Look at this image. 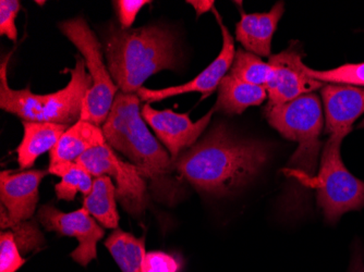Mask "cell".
<instances>
[{
  "label": "cell",
  "instance_id": "cell-1",
  "mask_svg": "<svg viewBox=\"0 0 364 272\" xmlns=\"http://www.w3.org/2000/svg\"><path fill=\"white\" fill-rule=\"evenodd\" d=\"M267 145L240 140L224 124L214 126L173 161L176 173L202 193L222 197L249 183L269 159Z\"/></svg>",
  "mask_w": 364,
  "mask_h": 272
},
{
  "label": "cell",
  "instance_id": "cell-2",
  "mask_svg": "<svg viewBox=\"0 0 364 272\" xmlns=\"http://www.w3.org/2000/svg\"><path fill=\"white\" fill-rule=\"evenodd\" d=\"M102 129L106 143L138 168L159 200L173 205L181 198L182 190L173 179V158L147 128L136 94L118 92Z\"/></svg>",
  "mask_w": 364,
  "mask_h": 272
},
{
  "label": "cell",
  "instance_id": "cell-3",
  "mask_svg": "<svg viewBox=\"0 0 364 272\" xmlns=\"http://www.w3.org/2000/svg\"><path fill=\"white\" fill-rule=\"evenodd\" d=\"M269 124L284 138L298 143L294 154L285 170L289 185L284 197L286 212L302 208L310 192L314 189L320 159L321 133L324 126V116L320 97L306 94L284 105L265 107Z\"/></svg>",
  "mask_w": 364,
  "mask_h": 272
},
{
  "label": "cell",
  "instance_id": "cell-4",
  "mask_svg": "<svg viewBox=\"0 0 364 272\" xmlns=\"http://www.w3.org/2000/svg\"><path fill=\"white\" fill-rule=\"evenodd\" d=\"M104 46L108 71L122 93L136 94L149 77L177 65L175 38L159 26H112Z\"/></svg>",
  "mask_w": 364,
  "mask_h": 272
},
{
  "label": "cell",
  "instance_id": "cell-5",
  "mask_svg": "<svg viewBox=\"0 0 364 272\" xmlns=\"http://www.w3.org/2000/svg\"><path fill=\"white\" fill-rule=\"evenodd\" d=\"M8 59L0 69L1 109L23 119V121L71 126L81 120L83 102L93 87L91 75L85 70V59L75 57V67L70 70L71 80L65 89L46 95L33 94L30 89H12L7 79Z\"/></svg>",
  "mask_w": 364,
  "mask_h": 272
},
{
  "label": "cell",
  "instance_id": "cell-6",
  "mask_svg": "<svg viewBox=\"0 0 364 272\" xmlns=\"http://www.w3.org/2000/svg\"><path fill=\"white\" fill-rule=\"evenodd\" d=\"M343 138L331 135L321 154L314 190L316 202L327 224H335L341 216L364 207V182L351 175L341 159Z\"/></svg>",
  "mask_w": 364,
  "mask_h": 272
},
{
  "label": "cell",
  "instance_id": "cell-7",
  "mask_svg": "<svg viewBox=\"0 0 364 272\" xmlns=\"http://www.w3.org/2000/svg\"><path fill=\"white\" fill-rule=\"evenodd\" d=\"M59 28L63 36L79 49L93 81V87L83 102L81 120L102 126L112 110L119 89L108 71L107 65L104 63L101 43L98 42L87 22L82 18L61 22Z\"/></svg>",
  "mask_w": 364,
  "mask_h": 272
},
{
  "label": "cell",
  "instance_id": "cell-8",
  "mask_svg": "<svg viewBox=\"0 0 364 272\" xmlns=\"http://www.w3.org/2000/svg\"><path fill=\"white\" fill-rule=\"evenodd\" d=\"M77 163L94 178H112L120 205L134 218H142L146 210V182L136 165L119 158L107 143L90 149Z\"/></svg>",
  "mask_w": 364,
  "mask_h": 272
},
{
  "label": "cell",
  "instance_id": "cell-9",
  "mask_svg": "<svg viewBox=\"0 0 364 272\" xmlns=\"http://www.w3.org/2000/svg\"><path fill=\"white\" fill-rule=\"evenodd\" d=\"M269 65L272 67V75L265 87L269 95L267 107L289 103L325 85L306 73V65L302 62L301 49L296 47V43H292L284 52L269 57Z\"/></svg>",
  "mask_w": 364,
  "mask_h": 272
},
{
  "label": "cell",
  "instance_id": "cell-10",
  "mask_svg": "<svg viewBox=\"0 0 364 272\" xmlns=\"http://www.w3.org/2000/svg\"><path fill=\"white\" fill-rule=\"evenodd\" d=\"M38 220L47 231L63 236L75 237L77 249L71 253L75 263L87 267L97 257V243L105 234L97 221L85 208L73 212H63L53 205H44L38 210Z\"/></svg>",
  "mask_w": 364,
  "mask_h": 272
},
{
  "label": "cell",
  "instance_id": "cell-11",
  "mask_svg": "<svg viewBox=\"0 0 364 272\" xmlns=\"http://www.w3.org/2000/svg\"><path fill=\"white\" fill-rule=\"evenodd\" d=\"M48 171L24 170L14 173L4 170L0 175V227L11 229L14 224L32 218L38 206V186Z\"/></svg>",
  "mask_w": 364,
  "mask_h": 272
},
{
  "label": "cell",
  "instance_id": "cell-12",
  "mask_svg": "<svg viewBox=\"0 0 364 272\" xmlns=\"http://www.w3.org/2000/svg\"><path fill=\"white\" fill-rule=\"evenodd\" d=\"M215 109L212 108L198 121L193 122L188 114H177L171 109L156 110L150 104L141 110L144 121L152 128L157 138L166 147L173 161L196 144L210 126Z\"/></svg>",
  "mask_w": 364,
  "mask_h": 272
},
{
  "label": "cell",
  "instance_id": "cell-13",
  "mask_svg": "<svg viewBox=\"0 0 364 272\" xmlns=\"http://www.w3.org/2000/svg\"><path fill=\"white\" fill-rule=\"evenodd\" d=\"M214 12L215 16L218 18L220 28H222L223 34L222 50H220V55L216 57V59L208 67H205L200 75H196L193 80L188 82V83L161 89H146V87H141L136 92V95L140 98V100L146 102V103H155V102H161V100L166 99V98L188 93L202 94L201 99H205L206 97L214 93L215 89H218L220 82L230 70L231 63H232L235 55H236V49H235L234 38L229 33L228 28L223 23L218 11L214 9Z\"/></svg>",
  "mask_w": 364,
  "mask_h": 272
},
{
  "label": "cell",
  "instance_id": "cell-14",
  "mask_svg": "<svg viewBox=\"0 0 364 272\" xmlns=\"http://www.w3.org/2000/svg\"><path fill=\"white\" fill-rule=\"evenodd\" d=\"M325 111V132L345 138L364 114V87L325 84L321 89ZM364 128V120L359 129Z\"/></svg>",
  "mask_w": 364,
  "mask_h": 272
},
{
  "label": "cell",
  "instance_id": "cell-15",
  "mask_svg": "<svg viewBox=\"0 0 364 272\" xmlns=\"http://www.w3.org/2000/svg\"><path fill=\"white\" fill-rule=\"evenodd\" d=\"M285 12L284 3H277L269 12L245 13L236 26V38L247 52L259 57L272 56V40Z\"/></svg>",
  "mask_w": 364,
  "mask_h": 272
},
{
  "label": "cell",
  "instance_id": "cell-16",
  "mask_svg": "<svg viewBox=\"0 0 364 272\" xmlns=\"http://www.w3.org/2000/svg\"><path fill=\"white\" fill-rule=\"evenodd\" d=\"M105 143L102 126L79 120L63 133L56 146L49 153V165L77 163L90 149Z\"/></svg>",
  "mask_w": 364,
  "mask_h": 272
},
{
  "label": "cell",
  "instance_id": "cell-17",
  "mask_svg": "<svg viewBox=\"0 0 364 272\" xmlns=\"http://www.w3.org/2000/svg\"><path fill=\"white\" fill-rule=\"evenodd\" d=\"M23 138L16 148L20 169L32 168L38 157L50 153L70 126L50 122L23 121Z\"/></svg>",
  "mask_w": 364,
  "mask_h": 272
},
{
  "label": "cell",
  "instance_id": "cell-18",
  "mask_svg": "<svg viewBox=\"0 0 364 272\" xmlns=\"http://www.w3.org/2000/svg\"><path fill=\"white\" fill-rule=\"evenodd\" d=\"M218 102L215 111L227 114H240L251 106H259L267 99V91L264 87L245 83L227 73L218 87Z\"/></svg>",
  "mask_w": 364,
  "mask_h": 272
},
{
  "label": "cell",
  "instance_id": "cell-19",
  "mask_svg": "<svg viewBox=\"0 0 364 272\" xmlns=\"http://www.w3.org/2000/svg\"><path fill=\"white\" fill-rule=\"evenodd\" d=\"M117 200V190L112 178L102 175L94 179L91 193L83 200V208L104 228L116 230L119 224Z\"/></svg>",
  "mask_w": 364,
  "mask_h": 272
},
{
  "label": "cell",
  "instance_id": "cell-20",
  "mask_svg": "<svg viewBox=\"0 0 364 272\" xmlns=\"http://www.w3.org/2000/svg\"><path fill=\"white\" fill-rule=\"evenodd\" d=\"M105 246L122 272H142L146 255L144 236L138 239L118 228L108 236Z\"/></svg>",
  "mask_w": 364,
  "mask_h": 272
},
{
  "label": "cell",
  "instance_id": "cell-21",
  "mask_svg": "<svg viewBox=\"0 0 364 272\" xmlns=\"http://www.w3.org/2000/svg\"><path fill=\"white\" fill-rule=\"evenodd\" d=\"M49 173L61 178L55 186L58 200H73L77 193L87 196L93 187V175L80 163H65L49 165Z\"/></svg>",
  "mask_w": 364,
  "mask_h": 272
},
{
  "label": "cell",
  "instance_id": "cell-22",
  "mask_svg": "<svg viewBox=\"0 0 364 272\" xmlns=\"http://www.w3.org/2000/svg\"><path fill=\"white\" fill-rule=\"evenodd\" d=\"M228 73L245 83L267 87L271 79L272 67L261 57L245 49H238Z\"/></svg>",
  "mask_w": 364,
  "mask_h": 272
},
{
  "label": "cell",
  "instance_id": "cell-23",
  "mask_svg": "<svg viewBox=\"0 0 364 272\" xmlns=\"http://www.w3.org/2000/svg\"><path fill=\"white\" fill-rule=\"evenodd\" d=\"M311 77L324 84H343L351 87H364V62L346 63L331 70H314L306 67Z\"/></svg>",
  "mask_w": 364,
  "mask_h": 272
},
{
  "label": "cell",
  "instance_id": "cell-24",
  "mask_svg": "<svg viewBox=\"0 0 364 272\" xmlns=\"http://www.w3.org/2000/svg\"><path fill=\"white\" fill-rule=\"evenodd\" d=\"M10 231L14 233V240L22 255L36 251L44 244V235L34 220L21 221L14 224Z\"/></svg>",
  "mask_w": 364,
  "mask_h": 272
},
{
  "label": "cell",
  "instance_id": "cell-25",
  "mask_svg": "<svg viewBox=\"0 0 364 272\" xmlns=\"http://www.w3.org/2000/svg\"><path fill=\"white\" fill-rule=\"evenodd\" d=\"M26 263L12 231H1L0 234V272H16Z\"/></svg>",
  "mask_w": 364,
  "mask_h": 272
},
{
  "label": "cell",
  "instance_id": "cell-26",
  "mask_svg": "<svg viewBox=\"0 0 364 272\" xmlns=\"http://www.w3.org/2000/svg\"><path fill=\"white\" fill-rule=\"evenodd\" d=\"M183 261L179 255L165 251H149L145 255L142 272H180Z\"/></svg>",
  "mask_w": 364,
  "mask_h": 272
},
{
  "label": "cell",
  "instance_id": "cell-27",
  "mask_svg": "<svg viewBox=\"0 0 364 272\" xmlns=\"http://www.w3.org/2000/svg\"><path fill=\"white\" fill-rule=\"evenodd\" d=\"M19 0H1L0 1V36H7L12 42L18 38L16 18L20 11Z\"/></svg>",
  "mask_w": 364,
  "mask_h": 272
},
{
  "label": "cell",
  "instance_id": "cell-28",
  "mask_svg": "<svg viewBox=\"0 0 364 272\" xmlns=\"http://www.w3.org/2000/svg\"><path fill=\"white\" fill-rule=\"evenodd\" d=\"M150 3L151 1H146V0H118V1H114L122 28H130L136 21V16L140 10L146 4Z\"/></svg>",
  "mask_w": 364,
  "mask_h": 272
},
{
  "label": "cell",
  "instance_id": "cell-29",
  "mask_svg": "<svg viewBox=\"0 0 364 272\" xmlns=\"http://www.w3.org/2000/svg\"><path fill=\"white\" fill-rule=\"evenodd\" d=\"M348 272H364V253L360 247L353 249Z\"/></svg>",
  "mask_w": 364,
  "mask_h": 272
},
{
  "label": "cell",
  "instance_id": "cell-30",
  "mask_svg": "<svg viewBox=\"0 0 364 272\" xmlns=\"http://www.w3.org/2000/svg\"><path fill=\"white\" fill-rule=\"evenodd\" d=\"M188 4H190L194 8L198 16L206 13L214 7V1H212V0H210V1H208V0H191V1H188Z\"/></svg>",
  "mask_w": 364,
  "mask_h": 272
}]
</instances>
